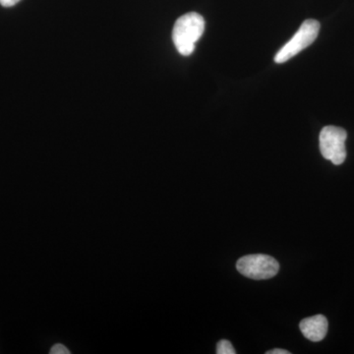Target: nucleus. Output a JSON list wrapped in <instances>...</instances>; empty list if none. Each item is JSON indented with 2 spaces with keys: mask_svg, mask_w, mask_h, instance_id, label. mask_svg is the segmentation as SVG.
Listing matches in <instances>:
<instances>
[{
  "mask_svg": "<svg viewBox=\"0 0 354 354\" xmlns=\"http://www.w3.org/2000/svg\"><path fill=\"white\" fill-rule=\"evenodd\" d=\"M50 354H70V351H68V348H66V346H64V344H55V346L51 348Z\"/></svg>",
  "mask_w": 354,
  "mask_h": 354,
  "instance_id": "7",
  "label": "nucleus"
},
{
  "mask_svg": "<svg viewBox=\"0 0 354 354\" xmlns=\"http://www.w3.org/2000/svg\"><path fill=\"white\" fill-rule=\"evenodd\" d=\"M216 353L218 354H235L236 351L232 346V342L227 339H221L216 346Z\"/></svg>",
  "mask_w": 354,
  "mask_h": 354,
  "instance_id": "6",
  "label": "nucleus"
},
{
  "mask_svg": "<svg viewBox=\"0 0 354 354\" xmlns=\"http://www.w3.org/2000/svg\"><path fill=\"white\" fill-rule=\"evenodd\" d=\"M19 1L20 0H0V4L3 7H12Z\"/></svg>",
  "mask_w": 354,
  "mask_h": 354,
  "instance_id": "8",
  "label": "nucleus"
},
{
  "mask_svg": "<svg viewBox=\"0 0 354 354\" xmlns=\"http://www.w3.org/2000/svg\"><path fill=\"white\" fill-rule=\"evenodd\" d=\"M346 138L348 133L341 127H324L319 137L323 157L335 165L344 164L346 158Z\"/></svg>",
  "mask_w": 354,
  "mask_h": 354,
  "instance_id": "4",
  "label": "nucleus"
},
{
  "mask_svg": "<svg viewBox=\"0 0 354 354\" xmlns=\"http://www.w3.org/2000/svg\"><path fill=\"white\" fill-rule=\"evenodd\" d=\"M319 31H320V23L318 21L305 20L293 38L277 53L274 62L278 64H285L298 53H301L304 48H308L310 44L315 41Z\"/></svg>",
  "mask_w": 354,
  "mask_h": 354,
  "instance_id": "2",
  "label": "nucleus"
},
{
  "mask_svg": "<svg viewBox=\"0 0 354 354\" xmlns=\"http://www.w3.org/2000/svg\"><path fill=\"white\" fill-rule=\"evenodd\" d=\"M204 31L205 20L200 14L190 12L179 17L172 30V39L177 51L183 57H189Z\"/></svg>",
  "mask_w": 354,
  "mask_h": 354,
  "instance_id": "1",
  "label": "nucleus"
},
{
  "mask_svg": "<svg viewBox=\"0 0 354 354\" xmlns=\"http://www.w3.org/2000/svg\"><path fill=\"white\" fill-rule=\"evenodd\" d=\"M237 271L246 278L252 279H269L279 272L278 261L272 256L264 254H253L241 258L236 263Z\"/></svg>",
  "mask_w": 354,
  "mask_h": 354,
  "instance_id": "3",
  "label": "nucleus"
},
{
  "mask_svg": "<svg viewBox=\"0 0 354 354\" xmlns=\"http://www.w3.org/2000/svg\"><path fill=\"white\" fill-rule=\"evenodd\" d=\"M327 318L324 315H315L305 318L299 324L300 330L309 341L318 342L325 339L328 333Z\"/></svg>",
  "mask_w": 354,
  "mask_h": 354,
  "instance_id": "5",
  "label": "nucleus"
},
{
  "mask_svg": "<svg viewBox=\"0 0 354 354\" xmlns=\"http://www.w3.org/2000/svg\"><path fill=\"white\" fill-rule=\"evenodd\" d=\"M267 354H290V351H286V349H272V351H267Z\"/></svg>",
  "mask_w": 354,
  "mask_h": 354,
  "instance_id": "9",
  "label": "nucleus"
}]
</instances>
